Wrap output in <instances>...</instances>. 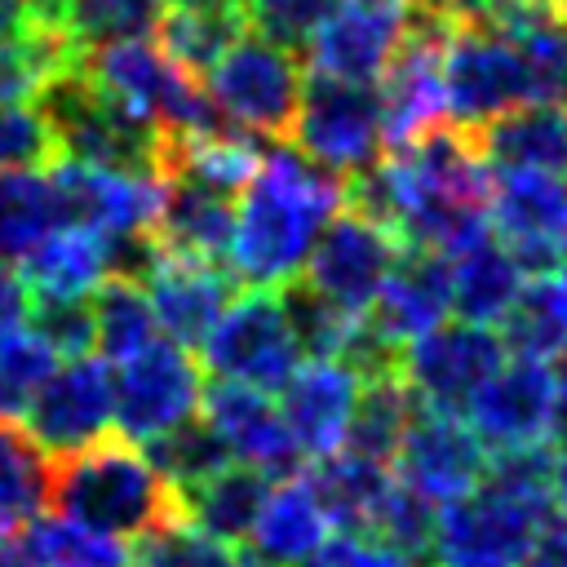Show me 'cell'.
I'll list each match as a JSON object with an SVG mask.
<instances>
[{
    "label": "cell",
    "instance_id": "cell-1",
    "mask_svg": "<svg viewBox=\"0 0 567 567\" xmlns=\"http://www.w3.org/2000/svg\"><path fill=\"white\" fill-rule=\"evenodd\" d=\"M346 208V182L297 146L261 151L244 199L235 204V230L226 244V261L235 284L248 288H284L306 266L319 230L332 213Z\"/></svg>",
    "mask_w": 567,
    "mask_h": 567
},
{
    "label": "cell",
    "instance_id": "cell-2",
    "mask_svg": "<svg viewBox=\"0 0 567 567\" xmlns=\"http://www.w3.org/2000/svg\"><path fill=\"white\" fill-rule=\"evenodd\" d=\"M49 505L71 523L120 540H142L146 532L182 523L177 492L128 439H97L71 456H58Z\"/></svg>",
    "mask_w": 567,
    "mask_h": 567
},
{
    "label": "cell",
    "instance_id": "cell-3",
    "mask_svg": "<svg viewBox=\"0 0 567 567\" xmlns=\"http://www.w3.org/2000/svg\"><path fill=\"white\" fill-rule=\"evenodd\" d=\"M35 106L53 133L58 155L159 177L164 128L146 111L93 84L75 62L44 80V89L35 93Z\"/></svg>",
    "mask_w": 567,
    "mask_h": 567
},
{
    "label": "cell",
    "instance_id": "cell-4",
    "mask_svg": "<svg viewBox=\"0 0 567 567\" xmlns=\"http://www.w3.org/2000/svg\"><path fill=\"white\" fill-rule=\"evenodd\" d=\"M75 66L102 84L106 93L124 97L128 106L146 111L164 133H208L226 120L217 115L204 80L186 75L151 35L142 40H106L75 53Z\"/></svg>",
    "mask_w": 567,
    "mask_h": 567
},
{
    "label": "cell",
    "instance_id": "cell-5",
    "mask_svg": "<svg viewBox=\"0 0 567 567\" xmlns=\"http://www.w3.org/2000/svg\"><path fill=\"white\" fill-rule=\"evenodd\" d=\"M545 523L549 501L478 478L465 496L434 514L430 567H518Z\"/></svg>",
    "mask_w": 567,
    "mask_h": 567
},
{
    "label": "cell",
    "instance_id": "cell-6",
    "mask_svg": "<svg viewBox=\"0 0 567 567\" xmlns=\"http://www.w3.org/2000/svg\"><path fill=\"white\" fill-rule=\"evenodd\" d=\"M443 97L456 128H483L505 111L532 102V80L523 53L509 35L487 22L456 18L443 31Z\"/></svg>",
    "mask_w": 567,
    "mask_h": 567
},
{
    "label": "cell",
    "instance_id": "cell-7",
    "mask_svg": "<svg viewBox=\"0 0 567 567\" xmlns=\"http://www.w3.org/2000/svg\"><path fill=\"white\" fill-rule=\"evenodd\" d=\"M204 80H208L204 89L226 124H235L239 133H252V137H288L306 71L292 49L244 31Z\"/></svg>",
    "mask_w": 567,
    "mask_h": 567
},
{
    "label": "cell",
    "instance_id": "cell-8",
    "mask_svg": "<svg viewBox=\"0 0 567 567\" xmlns=\"http://www.w3.org/2000/svg\"><path fill=\"white\" fill-rule=\"evenodd\" d=\"M292 146L337 177H354L381 159V102L372 84L315 75L301 84V102L292 115Z\"/></svg>",
    "mask_w": 567,
    "mask_h": 567
},
{
    "label": "cell",
    "instance_id": "cell-9",
    "mask_svg": "<svg viewBox=\"0 0 567 567\" xmlns=\"http://www.w3.org/2000/svg\"><path fill=\"white\" fill-rule=\"evenodd\" d=\"M301 363L288 315L275 288H248L230 297L221 319L199 341V368L221 381H244L257 390H279Z\"/></svg>",
    "mask_w": 567,
    "mask_h": 567
},
{
    "label": "cell",
    "instance_id": "cell-10",
    "mask_svg": "<svg viewBox=\"0 0 567 567\" xmlns=\"http://www.w3.org/2000/svg\"><path fill=\"white\" fill-rule=\"evenodd\" d=\"M115 394V430L128 443H146L190 416H199L204 399V368L190 359L186 346L155 337L137 354L115 363L111 377Z\"/></svg>",
    "mask_w": 567,
    "mask_h": 567
},
{
    "label": "cell",
    "instance_id": "cell-11",
    "mask_svg": "<svg viewBox=\"0 0 567 567\" xmlns=\"http://www.w3.org/2000/svg\"><path fill=\"white\" fill-rule=\"evenodd\" d=\"M509 359L505 341L487 323H439L399 354V377L421 408L461 412L470 394Z\"/></svg>",
    "mask_w": 567,
    "mask_h": 567
},
{
    "label": "cell",
    "instance_id": "cell-12",
    "mask_svg": "<svg viewBox=\"0 0 567 567\" xmlns=\"http://www.w3.org/2000/svg\"><path fill=\"white\" fill-rule=\"evenodd\" d=\"M487 452L536 447L558 434V381L545 359H505L461 408Z\"/></svg>",
    "mask_w": 567,
    "mask_h": 567
},
{
    "label": "cell",
    "instance_id": "cell-13",
    "mask_svg": "<svg viewBox=\"0 0 567 567\" xmlns=\"http://www.w3.org/2000/svg\"><path fill=\"white\" fill-rule=\"evenodd\" d=\"M412 22H416V0H332L323 22L306 40L310 71L372 84L390 66Z\"/></svg>",
    "mask_w": 567,
    "mask_h": 567
},
{
    "label": "cell",
    "instance_id": "cell-14",
    "mask_svg": "<svg viewBox=\"0 0 567 567\" xmlns=\"http://www.w3.org/2000/svg\"><path fill=\"white\" fill-rule=\"evenodd\" d=\"M22 416H27V434L49 456H71L106 439L115 425V394H111L106 359L75 354L66 359V368H53Z\"/></svg>",
    "mask_w": 567,
    "mask_h": 567
},
{
    "label": "cell",
    "instance_id": "cell-15",
    "mask_svg": "<svg viewBox=\"0 0 567 567\" xmlns=\"http://www.w3.org/2000/svg\"><path fill=\"white\" fill-rule=\"evenodd\" d=\"M443 31L447 22L425 13L416 4V22L403 35V44L394 49L390 66L377 75V102H381V133L385 146H403L439 124H447V97H443Z\"/></svg>",
    "mask_w": 567,
    "mask_h": 567
},
{
    "label": "cell",
    "instance_id": "cell-16",
    "mask_svg": "<svg viewBox=\"0 0 567 567\" xmlns=\"http://www.w3.org/2000/svg\"><path fill=\"white\" fill-rule=\"evenodd\" d=\"M399 252H403V244L394 230H385L381 221H372L346 204L341 213L328 217V226L319 230L301 270H306V284L319 288L323 297H332L337 306L368 310L381 279L399 261Z\"/></svg>",
    "mask_w": 567,
    "mask_h": 567
},
{
    "label": "cell",
    "instance_id": "cell-17",
    "mask_svg": "<svg viewBox=\"0 0 567 567\" xmlns=\"http://www.w3.org/2000/svg\"><path fill=\"white\" fill-rule=\"evenodd\" d=\"M394 465H399V483L421 492L430 505H447L483 478L487 447L461 412L416 403V412L399 439Z\"/></svg>",
    "mask_w": 567,
    "mask_h": 567
},
{
    "label": "cell",
    "instance_id": "cell-18",
    "mask_svg": "<svg viewBox=\"0 0 567 567\" xmlns=\"http://www.w3.org/2000/svg\"><path fill=\"white\" fill-rule=\"evenodd\" d=\"M487 221L523 270L567 261V182L558 173L509 168L492 173Z\"/></svg>",
    "mask_w": 567,
    "mask_h": 567
},
{
    "label": "cell",
    "instance_id": "cell-19",
    "mask_svg": "<svg viewBox=\"0 0 567 567\" xmlns=\"http://www.w3.org/2000/svg\"><path fill=\"white\" fill-rule=\"evenodd\" d=\"M49 177H53V190L62 204V221L89 226L97 235H133V230L155 226L159 195H164L159 177L102 168V164H84V159H66V155L53 159Z\"/></svg>",
    "mask_w": 567,
    "mask_h": 567
},
{
    "label": "cell",
    "instance_id": "cell-20",
    "mask_svg": "<svg viewBox=\"0 0 567 567\" xmlns=\"http://www.w3.org/2000/svg\"><path fill=\"white\" fill-rule=\"evenodd\" d=\"M363 372L350 359H306L279 385V416L301 456H332L346 443V425L359 399Z\"/></svg>",
    "mask_w": 567,
    "mask_h": 567
},
{
    "label": "cell",
    "instance_id": "cell-21",
    "mask_svg": "<svg viewBox=\"0 0 567 567\" xmlns=\"http://www.w3.org/2000/svg\"><path fill=\"white\" fill-rule=\"evenodd\" d=\"M204 421L208 430L221 439V447L244 461V465H257L266 474H292L301 452L292 447V434L279 416V403L270 399V390H257V385H244V381H204Z\"/></svg>",
    "mask_w": 567,
    "mask_h": 567
},
{
    "label": "cell",
    "instance_id": "cell-22",
    "mask_svg": "<svg viewBox=\"0 0 567 567\" xmlns=\"http://www.w3.org/2000/svg\"><path fill=\"white\" fill-rule=\"evenodd\" d=\"M142 288H146L159 332L186 350H199V341L208 337V328L221 319V310L235 297V275L208 257L164 248L155 270L142 279Z\"/></svg>",
    "mask_w": 567,
    "mask_h": 567
},
{
    "label": "cell",
    "instance_id": "cell-23",
    "mask_svg": "<svg viewBox=\"0 0 567 567\" xmlns=\"http://www.w3.org/2000/svg\"><path fill=\"white\" fill-rule=\"evenodd\" d=\"M328 527L332 523L310 474H284L279 483H270L244 545L261 567H297L328 540Z\"/></svg>",
    "mask_w": 567,
    "mask_h": 567
},
{
    "label": "cell",
    "instance_id": "cell-24",
    "mask_svg": "<svg viewBox=\"0 0 567 567\" xmlns=\"http://www.w3.org/2000/svg\"><path fill=\"white\" fill-rule=\"evenodd\" d=\"M492 173L532 168V173H567V106L563 102H523L501 120L470 128Z\"/></svg>",
    "mask_w": 567,
    "mask_h": 567
},
{
    "label": "cell",
    "instance_id": "cell-25",
    "mask_svg": "<svg viewBox=\"0 0 567 567\" xmlns=\"http://www.w3.org/2000/svg\"><path fill=\"white\" fill-rule=\"evenodd\" d=\"M164 195H159V213L151 235L168 248V252H190V257H226L230 230H235V195L186 182V177H159Z\"/></svg>",
    "mask_w": 567,
    "mask_h": 567
},
{
    "label": "cell",
    "instance_id": "cell-26",
    "mask_svg": "<svg viewBox=\"0 0 567 567\" xmlns=\"http://www.w3.org/2000/svg\"><path fill=\"white\" fill-rule=\"evenodd\" d=\"M447 279H452V310L465 323H501L523 288L518 257L487 230L470 239L465 248L447 252Z\"/></svg>",
    "mask_w": 567,
    "mask_h": 567
},
{
    "label": "cell",
    "instance_id": "cell-27",
    "mask_svg": "<svg viewBox=\"0 0 567 567\" xmlns=\"http://www.w3.org/2000/svg\"><path fill=\"white\" fill-rule=\"evenodd\" d=\"M266 492H270V474L266 470L244 465V461H235V465L226 461L208 478H199V483L177 492L182 523H190V527H199V532H208V536H217L226 545H244Z\"/></svg>",
    "mask_w": 567,
    "mask_h": 567
},
{
    "label": "cell",
    "instance_id": "cell-28",
    "mask_svg": "<svg viewBox=\"0 0 567 567\" xmlns=\"http://www.w3.org/2000/svg\"><path fill=\"white\" fill-rule=\"evenodd\" d=\"M261 164V146L252 133H239L235 124L208 128V133H164V159L159 177H186L226 195H239Z\"/></svg>",
    "mask_w": 567,
    "mask_h": 567
},
{
    "label": "cell",
    "instance_id": "cell-29",
    "mask_svg": "<svg viewBox=\"0 0 567 567\" xmlns=\"http://www.w3.org/2000/svg\"><path fill=\"white\" fill-rule=\"evenodd\" d=\"M22 279L40 297H89L102 279H111V252L106 235L62 221L53 226L27 257H22Z\"/></svg>",
    "mask_w": 567,
    "mask_h": 567
},
{
    "label": "cell",
    "instance_id": "cell-30",
    "mask_svg": "<svg viewBox=\"0 0 567 567\" xmlns=\"http://www.w3.org/2000/svg\"><path fill=\"white\" fill-rule=\"evenodd\" d=\"M248 31L239 0H177L159 9L155 44L195 80H204L217 58Z\"/></svg>",
    "mask_w": 567,
    "mask_h": 567
},
{
    "label": "cell",
    "instance_id": "cell-31",
    "mask_svg": "<svg viewBox=\"0 0 567 567\" xmlns=\"http://www.w3.org/2000/svg\"><path fill=\"white\" fill-rule=\"evenodd\" d=\"M501 328L505 350L518 359H554L567 346V261L532 270Z\"/></svg>",
    "mask_w": 567,
    "mask_h": 567
},
{
    "label": "cell",
    "instance_id": "cell-32",
    "mask_svg": "<svg viewBox=\"0 0 567 567\" xmlns=\"http://www.w3.org/2000/svg\"><path fill=\"white\" fill-rule=\"evenodd\" d=\"M412 412H416V399L403 385V377L399 372H372L359 385V399H354V412H350L341 447L359 452L368 461L390 465L394 452H399V439H403V430L412 421Z\"/></svg>",
    "mask_w": 567,
    "mask_h": 567
},
{
    "label": "cell",
    "instance_id": "cell-33",
    "mask_svg": "<svg viewBox=\"0 0 567 567\" xmlns=\"http://www.w3.org/2000/svg\"><path fill=\"white\" fill-rule=\"evenodd\" d=\"M310 483L328 509V523H337L346 532H368V523H372V514H377V505L394 478H390V465L337 447L332 456L319 461Z\"/></svg>",
    "mask_w": 567,
    "mask_h": 567
},
{
    "label": "cell",
    "instance_id": "cell-34",
    "mask_svg": "<svg viewBox=\"0 0 567 567\" xmlns=\"http://www.w3.org/2000/svg\"><path fill=\"white\" fill-rule=\"evenodd\" d=\"M53 226H62L53 177L40 168H0V261H22Z\"/></svg>",
    "mask_w": 567,
    "mask_h": 567
},
{
    "label": "cell",
    "instance_id": "cell-35",
    "mask_svg": "<svg viewBox=\"0 0 567 567\" xmlns=\"http://www.w3.org/2000/svg\"><path fill=\"white\" fill-rule=\"evenodd\" d=\"M279 306H284L292 341L306 359H350L359 328H363V310L337 306L332 297H323L306 279H288L279 288Z\"/></svg>",
    "mask_w": 567,
    "mask_h": 567
},
{
    "label": "cell",
    "instance_id": "cell-36",
    "mask_svg": "<svg viewBox=\"0 0 567 567\" xmlns=\"http://www.w3.org/2000/svg\"><path fill=\"white\" fill-rule=\"evenodd\" d=\"M49 452L13 421H0V536L22 532L49 505Z\"/></svg>",
    "mask_w": 567,
    "mask_h": 567
},
{
    "label": "cell",
    "instance_id": "cell-37",
    "mask_svg": "<svg viewBox=\"0 0 567 567\" xmlns=\"http://www.w3.org/2000/svg\"><path fill=\"white\" fill-rule=\"evenodd\" d=\"M89 306H93V350L106 363H120V359L137 354L142 346H151L159 337L146 288L133 284V279H115V275L102 279L89 292Z\"/></svg>",
    "mask_w": 567,
    "mask_h": 567
},
{
    "label": "cell",
    "instance_id": "cell-38",
    "mask_svg": "<svg viewBox=\"0 0 567 567\" xmlns=\"http://www.w3.org/2000/svg\"><path fill=\"white\" fill-rule=\"evenodd\" d=\"M40 567H133V545L71 518H31L22 532Z\"/></svg>",
    "mask_w": 567,
    "mask_h": 567
},
{
    "label": "cell",
    "instance_id": "cell-39",
    "mask_svg": "<svg viewBox=\"0 0 567 567\" xmlns=\"http://www.w3.org/2000/svg\"><path fill=\"white\" fill-rule=\"evenodd\" d=\"M137 447H142V456L155 465V474H159L173 492H182V487L208 478L213 470H221V465L230 461V452L221 447V439L208 430L204 416H190V421H182V425H173V430H164V434L137 443Z\"/></svg>",
    "mask_w": 567,
    "mask_h": 567
},
{
    "label": "cell",
    "instance_id": "cell-40",
    "mask_svg": "<svg viewBox=\"0 0 567 567\" xmlns=\"http://www.w3.org/2000/svg\"><path fill=\"white\" fill-rule=\"evenodd\" d=\"M75 62V44L49 31H22L13 40H0V106L31 102L44 80Z\"/></svg>",
    "mask_w": 567,
    "mask_h": 567
},
{
    "label": "cell",
    "instance_id": "cell-41",
    "mask_svg": "<svg viewBox=\"0 0 567 567\" xmlns=\"http://www.w3.org/2000/svg\"><path fill=\"white\" fill-rule=\"evenodd\" d=\"M58 354L49 350V341L22 319L0 328V421H18L35 390L49 381Z\"/></svg>",
    "mask_w": 567,
    "mask_h": 567
},
{
    "label": "cell",
    "instance_id": "cell-42",
    "mask_svg": "<svg viewBox=\"0 0 567 567\" xmlns=\"http://www.w3.org/2000/svg\"><path fill=\"white\" fill-rule=\"evenodd\" d=\"M164 0H66V35L80 49L106 40H142L155 35Z\"/></svg>",
    "mask_w": 567,
    "mask_h": 567
},
{
    "label": "cell",
    "instance_id": "cell-43",
    "mask_svg": "<svg viewBox=\"0 0 567 567\" xmlns=\"http://www.w3.org/2000/svg\"><path fill=\"white\" fill-rule=\"evenodd\" d=\"M133 567H248V558L190 523H168L133 545Z\"/></svg>",
    "mask_w": 567,
    "mask_h": 567
},
{
    "label": "cell",
    "instance_id": "cell-44",
    "mask_svg": "<svg viewBox=\"0 0 567 567\" xmlns=\"http://www.w3.org/2000/svg\"><path fill=\"white\" fill-rule=\"evenodd\" d=\"M372 536H381L385 545H394L399 554H408L416 567L430 563V540H434V505L412 492L408 483H390V492L381 496L372 523H368Z\"/></svg>",
    "mask_w": 567,
    "mask_h": 567
},
{
    "label": "cell",
    "instance_id": "cell-45",
    "mask_svg": "<svg viewBox=\"0 0 567 567\" xmlns=\"http://www.w3.org/2000/svg\"><path fill=\"white\" fill-rule=\"evenodd\" d=\"M27 323L49 341L53 354H89L93 350V306L89 297H40L31 292Z\"/></svg>",
    "mask_w": 567,
    "mask_h": 567
},
{
    "label": "cell",
    "instance_id": "cell-46",
    "mask_svg": "<svg viewBox=\"0 0 567 567\" xmlns=\"http://www.w3.org/2000/svg\"><path fill=\"white\" fill-rule=\"evenodd\" d=\"M239 9H244V22L252 35L275 40L297 53L315 35V27L332 9V0H239Z\"/></svg>",
    "mask_w": 567,
    "mask_h": 567
},
{
    "label": "cell",
    "instance_id": "cell-47",
    "mask_svg": "<svg viewBox=\"0 0 567 567\" xmlns=\"http://www.w3.org/2000/svg\"><path fill=\"white\" fill-rule=\"evenodd\" d=\"M58 146L40 106H0V168H40L53 164Z\"/></svg>",
    "mask_w": 567,
    "mask_h": 567
},
{
    "label": "cell",
    "instance_id": "cell-48",
    "mask_svg": "<svg viewBox=\"0 0 567 567\" xmlns=\"http://www.w3.org/2000/svg\"><path fill=\"white\" fill-rule=\"evenodd\" d=\"M297 567H416L408 554H399L394 545H385L372 532H341L332 540H323L306 563Z\"/></svg>",
    "mask_w": 567,
    "mask_h": 567
},
{
    "label": "cell",
    "instance_id": "cell-49",
    "mask_svg": "<svg viewBox=\"0 0 567 567\" xmlns=\"http://www.w3.org/2000/svg\"><path fill=\"white\" fill-rule=\"evenodd\" d=\"M518 567H567V518H549Z\"/></svg>",
    "mask_w": 567,
    "mask_h": 567
},
{
    "label": "cell",
    "instance_id": "cell-50",
    "mask_svg": "<svg viewBox=\"0 0 567 567\" xmlns=\"http://www.w3.org/2000/svg\"><path fill=\"white\" fill-rule=\"evenodd\" d=\"M31 306V288L22 279V270H13V261H0V328L22 323Z\"/></svg>",
    "mask_w": 567,
    "mask_h": 567
},
{
    "label": "cell",
    "instance_id": "cell-51",
    "mask_svg": "<svg viewBox=\"0 0 567 567\" xmlns=\"http://www.w3.org/2000/svg\"><path fill=\"white\" fill-rule=\"evenodd\" d=\"M549 501L567 514V430L549 439Z\"/></svg>",
    "mask_w": 567,
    "mask_h": 567
},
{
    "label": "cell",
    "instance_id": "cell-52",
    "mask_svg": "<svg viewBox=\"0 0 567 567\" xmlns=\"http://www.w3.org/2000/svg\"><path fill=\"white\" fill-rule=\"evenodd\" d=\"M31 31V13H27V0H0V40H13Z\"/></svg>",
    "mask_w": 567,
    "mask_h": 567
},
{
    "label": "cell",
    "instance_id": "cell-53",
    "mask_svg": "<svg viewBox=\"0 0 567 567\" xmlns=\"http://www.w3.org/2000/svg\"><path fill=\"white\" fill-rule=\"evenodd\" d=\"M425 13L443 18V22H456V18H474L478 13V0H416Z\"/></svg>",
    "mask_w": 567,
    "mask_h": 567
},
{
    "label": "cell",
    "instance_id": "cell-54",
    "mask_svg": "<svg viewBox=\"0 0 567 567\" xmlns=\"http://www.w3.org/2000/svg\"><path fill=\"white\" fill-rule=\"evenodd\" d=\"M0 567H40V563H35V554L27 549L22 532H13V536H4V540H0Z\"/></svg>",
    "mask_w": 567,
    "mask_h": 567
},
{
    "label": "cell",
    "instance_id": "cell-55",
    "mask_svg": "<svg viewBox=\"0 0 567 567\" xmlns=\"http://www.w3.org/2000/svg\"><path fill=\"white\" fill-rule=\"evenodd\" d=\"M554 381H558V403H563V412H567V346L558 350V372H554Z\"/></svg>",
    "mask_w": 567,
    "mask_h": 567
},
{
    "label": "cell",
    "instance_id": "cell-56",
    "mask_svg": "<svg viewBox=\"0 0 567 567\" xmlns=\"http://www.w3.org/2000/svg\"><path fill=\"white\" fill-rule=\"evenodd\" d=\"M554 9H558V18H563V27H567V0H558Z\"/></svg>",
    "mask_w": 567,
    "mask_h": 567
},
{
    "label": "cell",
    "instance_id": "cell-57",
    "mask_svg": "<svg viewBox=\"0 0 567 567\" xmlns=\"http://www.w3.org/2000/svg\"><path fill=\"white\" fill-rule=\"evenodd\" d=\"M248 567H261V563H252V558H248Z\"/></svg>",
    "mask_w": 567,
    "mask_h": 567
},
{
    "label": "cell",
    "instance_id": "cell-58",
    "mask_svg": "<svg viewBox=\"0 0 567 567\" xmlns=\"http://www.w3.org/2000/svg\"><path fill=\"white\" fill-rule=\"evenodd\" d=\"M545 4H558V0H545Z\"/></svg>",
    "mask_w": 567,
    "mask_h": 567
},
{
    "label": "cell",
    "instance_id": "cell-59",
    "mask_svg": "<svg viewBox=\"0 0 567 567\" xmlns=\"http://www.w3.org/2000/svg\"><path fill=\"white\" fill-rule=\"evenodd\" d=\"M168 4H177V0H168Z\"/></svg>",
    "mask_w": 567,
    "mask_h": 567
}]
</instances>
